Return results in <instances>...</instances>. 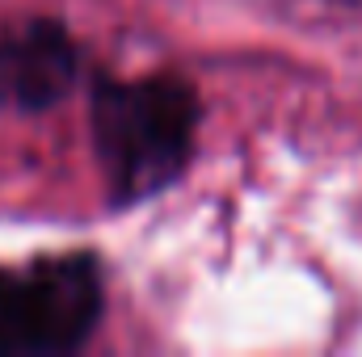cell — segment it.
I'll use <instances>...</instances> for the list:
<instances>
[{"instance_id": "6da1fadb", "label": "cell", "mask_w": 362, "mask_h": 357, "mask_svg": "<svg viewBox=\"0 0 362 357\" xmlns=\"http://www.w3.org/2000/svg\"><path fill=\"white\" fill-rule=\"evenodd\" d=\"M198 97L177 76L101 80L93 92V143L114 202H139L189 164Z\"/></svg>"}, {"instance_id": "3957f363", "label": "cell", "mask_w": 362, "mask_h": 357, "mask_svg": "<svg viewBox=\"0 0 362 357\" xmlns=\"http://www.w3.org/2000/svg\"><path fill=\"white\" fill-rule=\"evenodd\" d=\"M76 42L59 21L34 17L0 30V105L38 114L64 101L76 85Z\"/></svg>"}, {"instance_id": "7a4b0ae2", "label": "cell", "mask_w": 362, "mask_h": 357, "mask_svg": "<svg viewBox=\"0 0 362 357\" xmlns=\"http://www.w3.org/2000/svg\"><path fill=\"white\" fill-rule=\"evenodd\" d=\"M101 269L89 253L0 269V357H59L101 320Z\"/></svg>"}, {"instance_id": "277c9868", "label": "cell", "mask_w": 362, "mask_h": 357, "mask_svg": "<svg viewBox=\"0 0 362 357\" xmlns=\"http://www.w3.org/2000/svg\"><path fill=\"white\" fill-rule=\"evenodd\" d=\"M333 4H362V0H333Z\"/></svg>"}]
</instances>
